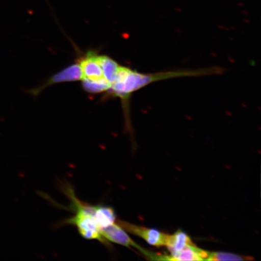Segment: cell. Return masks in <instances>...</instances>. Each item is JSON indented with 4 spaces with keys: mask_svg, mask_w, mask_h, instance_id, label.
I'll use <instances>...</instances> for the list:
<instances>
[{
    "mask_svg": "<svg viewBox=\"0 0 261 261\" xmlns=\"http://www.w3.org/2000/svg\"><path fill=\"white\" fill-rule=\"evenodd\" d=\"M191 71L179 69L158 73H141L129 67L120 65L115 79L108 92V96L120 98L125 113L126 128L132 132L129 116V102L132 94L149 84L173 78L189 77Z\"/></svg>",
    "mask_w": 261,
    "mask_h": 261,
    "instance_id": "obj_1",
    "label": "cell"
},
{
    "mask_svg": "<svg viewBox=\"0 0 261 261\" xmlns=\"http://www.w3.org/2000/svg\"><path fill=\"white\" fill-rule=\"evenodd\" d=\"M63 189L64 193L70 200L67 210L73 212L74 215L65 220L62 224L73 225L85 239L97 240L107 247H111V245L101 236L100 220L102 205H91L80 200L76 197L72 188L68 185L65 186Z\"/></svg>",
    "mask_w": 261,
    "mask_h": 261,
    "instance_id": "obj_2",
    "label": "cell"
},
{
    "mask_svg": "<svg viewBox=\"0 0 261 261\" xmlns=\"http://www.w3.org/2000/svg\"><path fill=\"white\" fill-rule=\"evenodd\" d=\"M116 223L127 232L140 237L146 242L156 247L166 246L169 234H166L154 228H149L133 224L125 221L117 220Z\"/></svg>",
    "mask_w": 261,
    "mask_h": 261,
    "instance_id": "obj_3",
    "label": "cell"
},
{
    "mask_svg": "<svg viewBox=\"0 0 261 261\" xmlns=\"http://www.w3.org/2000/svg\"><path fill=\"white\" fill-rule=\"evenodd\" d=\"M82 79H83V73H82L80 65L77 62L54 74L53 76L48 78L42 86L29 91V93L34 96H37L42 91L53 85L81 81Z\"/></svg>",
    "mask_w": 261,
    "mask_h": 261,
    "instance_id": "obj_4",
    "label": "cell"
},
{
    "mask_svg": "<svg viewBox=\"0 0 261 261\" xmlns=\"http://www.w3.org/2000/svg\"><path fill=\"white\" fill-rule=\"evenodd\" d=\"M101 236L103 239L110 244L111 243H115L128 248H135L140 253L144 250L143 247L139 246L130 238L126 231L120 227L119 224L114 223L110 226L103 228L101 230Z\"/></svg>",
    "mask_w": 261,
    "mask_h": 261,
    "instance_id": "obj_5",
    "label": "cell"
},
{
    "mask_svg": "<svg viewBox=\"0 0 261 261\" xmlns=\"http://www.w3.org/2000/svg\"><path fill=\"white\" fill-rule=\"evenodd\" d=\"M97 54L96 51H89L78 59L77 62L80 65L83 78L96 80L104 77L102 68L97 60Z\"/></svg>",
    "mask_w": 261,
    "mask_h": 261,
    "instance_id": "obj_6",
    "label": "cell"
},
{
    "mask_svg": "<svg viewBox=\"0 0 261 261\" xmlns=\"http://www.w3.org/2000/svg\"><path fill=\"white\" fill-rule=\"evenodd\" d=\"M170 260H206L207 251L200 249L194 244L189 245L177 253L171 254Z\"/></svg>",
    "mask_w": 261,
    "mask_h": 261,
    "instance_id": "obj_7",
    "label": "cell"
},
{
    "mask_svg": "<svg viewBox=\"0 0 261 261\" xmlns=\"http://www.w3.org/2000/svg\"><path fill=\"white\" fill-rule=\"evenodd\" d=\"M193 242L187 233L178 230L173 234H169L166 246L170 251L171 254L177 253Z\"/></svg>",
    "mask_w": 261,
    "mask_h": 261,
    "instance_id": "obj_8",
    "label": "cell"
},
{
    "mask_svg": "<svg viewBox=\"0 0 261 261\" xmlns=\"http://www.w3.org/2000/svg\"><path fill=\"white\" fill-rule=\"evenodd\" d=\"M97 60L102 68L104 77L112 85L120 65L107 55L97 54Z\"/></svg>",
    "mask_w": 261,
    "mask_h": 261,
    "instance_id": "obj_9",
    "label": "cell"
},
{
    "mask_svg": "<svg viewBox=\"0 0 261 261\" xmlns=\"http://www.w3.org/2000/svg\"><path fill=\"white\" fill-rule=\"evenodd\" d=\"M81 81L82 86H83L84 90L90 94L107 92L111 87V84L104 77L96 80L83 78Z\"/></svg>",
    "mask_w": 261,
    "mask_h": 261,
    "instance_id": "obj_10",
    "label": "cell"
},
{
    "mask_svg": "<svg viewBox=\"0 0 261 261\" xmlns=\"http://www.w3.org/2000/svg\"><path fill=\"white\" fill-rule=\"evenodd\" d=\"M250 256H241L239 254L227 252H208L206 260H252Z\"/></svg>",
    "mask_w": 261,
    "mask_h": 261,
    "instance_id": "obj_11",
    "label": "cell"
}]
</instances>
